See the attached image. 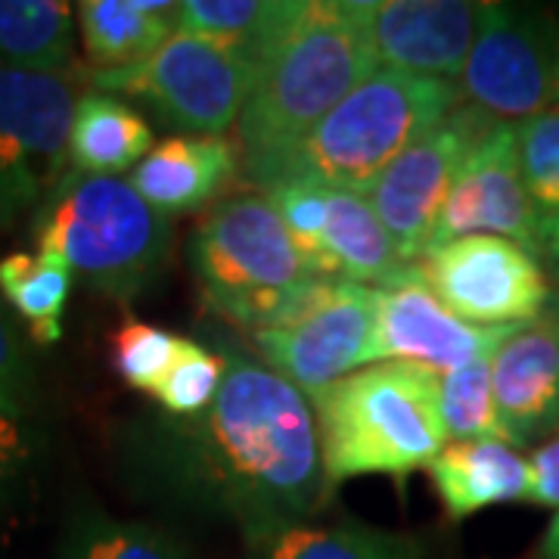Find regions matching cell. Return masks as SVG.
<instances>
[{
    "label": "cell",
    "mask_w": 559,
    "mask_h": 559,
    "mask_svg": "<svg viewBox=\"0 0 559 559\" xmlns=\"http://www.w3.org/2000/svg\"><path fill=\"white\" fill-rule=\"evenodd\" d=\"M75 274L44 252H10L0 259V293L13 314L28 326V340L53 345L62 336V311Z\"/></svg>",
    "instance_id": "cell-24"
},
{
    "label": "cell",
    "mask_w": 559,
    "mask_h": 559,
    "mask_svg": "<svg viewBox=\"0 0 559 559\" xmlns=\"http://www.w3.org/2000/svg\"><path fill=\"white\" fill-rule=\"evenodd\" d=\"M153 150V124L131 103L87 91L75 103L69 131V171L87 178H121Z\"/></svg>",
    "instance_id": "cell-21"
},
{
    "label": "cell",
    "mask_w": 559,
    "mask_h": 559,
    "mask_svg": "<svg viewBox=\"0 0 559 559\" xmlns=\"http://www.w3.org/2000/svg\"><path fill=\"white\" fill-rule=\"evenodd\" d=\"M221 380H224V358L218 355V348L212 352L202 342L183 336L178 360L165 373L153 399L168 417H193L215 401Z\"/></svg>",
    "instance_id": "cell-29"
},
{
    "label": "cell",
    "mask_w": 559,
    "mask_h": 559,
    "mask_svg": "<svg viewBox=\"0 0 559 559\" xmlns=\"http://www.w3.org/2000/svg\"><path fill=\"white\" fill-rule=\"evenodd\" d=\"M460 100L457 81L377 69L305 138L277 183L305 180L367 197L382 171L439 128Z\"/></svg>",
    "instance_id": "cell-6"
},
{
    "label": "cell",
    "mask_w": 559,
    "mask_h": 559,
    "mask_svg": "<svg viewBox=\"0 0 559 559\" xmlns=\"http://www.w3.org/2000/svg\"><path fill=\"white\" fill-rule=\"evenodd\" d=\"M441 507L466 520L488 507L528 498V457L507 441H451L429 463Z\"/></svg>",
    "instance_id": "cell-19"
},
{
    "label": "cell",
    "mask_w": 559,
    "mask_h": 559,
    "mask_svg": "<svg viewBox=\"0 0 559 559\" xmlns=\"http://www.w3.org/2000/svg\"><path fill=\"white\" fill-rule=\"evenodd\" d=\"M500 441L525 448L559 429V318L520 326L491 358Z\"/></svg>",
    "instance_id": "cell-16"
},
{
    "label": "cell",
    "mask_w": 559,
    "mask_h": 559,
    "mask_svg": "<svg viewBox=\"0 0 559 559\" xmlns=\"http://www.w3.org/2000/svg\"><path fill=\"white\" fill-rule=\"evenodd\" d=\"M469 106L525 121L559 106V16L535 3H481L476 44L460 75Z\"/></svg>",
    "instance_id": "cell-9"
},
{
    "label": "cell",
    "mask_w": 559,
    "mask_h": 559,
    "mask_svg": "<svg viewBox=\"0 0 559 559\" xmlns=\"http://www.w3.org/2000/svg\"><path fill=\"white\" fill-rule=\"evenodd\" d=\"M267 57L259 50L175 32L153 57L112 72H79L100 94L143 103L162 128L190 138H221L240 121Z\"/></svg>",
    "instance_id": "cell-7"
},
{
    "label": "cell",
    "mask_w": 559,
    "mask_h": 559,
    "mask_svg": "<svg viewBox=\"0 0 559 559\" xmlns=\"http://www.w3.org/2000/svg\"><path fill=\"white\" fill-rule=\"evenodd\" d=\"M38 399V370L20 318L0 293V407L25 417Z\"/></svg>",
    "instance_id": "cell-31"
},
{
    "label": "cell",
    "mask_w": 559,
    "mask_h": 559,
    "mask_svg": "<svg viewBox=\"0 0 559 559\" xmlns=\"http://www.w3.org/2000/svg\"><path fill=\"white\" fill-rule=\"evenodd\" d=\"M79 84V72L0 66V230L35 218L69 175Z\"/></svg>",
    "instance_id": "cell-8"
},
{
    "label": "cell",
    "mask_w": 559,
    "mask_h": 559,
    "mask_svg": "<svg viewBox=\"0 0 559 559\" xmlns=\"http://www.w3.org/2000/svg\"><path fill=\"white\" fill-rule=\"evenodd\" d=\"M495 121L476 106H457L439 128L404 150L367 193L407 264L426 255L460 165Z\"/></svg>",
    "instance_id": "cell-12"
},
{
    "label": "cell",
    "mask_w": 559,
    "mask_h": 559,
    "mask_svg": "<svg viewBox=\"0 0 559 559\" xmlns=\"http://www.w3.org/2000/svg\"><path fill=\"white\" fill-rule=\"evenodd\" d=\"M540 559H559V513H554V520L547 525L544 538H540Z\"/></svg>",
    "instance_id": "cell-34"
},
{
    "label": "cell",
    "mask_w": 559,
    "mask_h": 559,
    "mask_svg": "<svg viewBox=\"0 0 559 559\" xmlns=\"http://www.w3.org/2000/svg\"><path fill=\"white\" fill-rule=\"evenodd\" d=\"M305 10L308 0H183L178 32L242 44L271 60Z\"/></svg>",
    "instance_id": "cell-23"
},
{
    "label": "cell",
    "mask_w": 559,
    "mask_h": 559,
    "mask_svg": "<svg viewBox=\"0 0 559 559\" xmlns=\"http://www.w3.org/2000/svg\"><path fill=\"white\" fill-rule=\"evenodd\" d=\"M252 550L255 559H423V547L414 538L352 520L340 525H293Z\"/></svg>",
    "instance_id": "cell-26"
},
{
    "label": "cell",
    "mask_w": 559,
    "mask_h": 559,
    "mask_svg": "<svg viewBox=\"0 0 559 559\" xmlns=\"http://www.w3.org/2000/svg\"><path fill=\"white\" fill-rule=\"evenodd\" d=\"M377 69L367 0H308L237 121L240 168L249 183L261 193L274 187L305 138Z\"/></svg>",
    "instance_id": "cell-2"
},
{
    "label": "cell",
    "mask_w": 559,
    "mask_h": 559,
    "mask_svg": "<svg viewBox=\"0 0 559 559\" xmlns=\"http://www.w3.org/2000/svg\"><path fill=\"white\" fill-rule=\"evenodd\" d=\"M439 423L448 441H500L491 358L439 373Z\"/></svg>",
    "instance_id": "cell-28"
},
{
    "label": "cell",
    "mask_w": 559,
    "mask_h": 559,
    "mask_svg": "<svg viewBox=\"0 0 559 559\" xmlns=\"http://www.w3.org/2000/svg\"><path fill=\"white\" fill-rule=\"evenodd\" d=\"M516 138L540 261L559 283V106L516 121Z\"/></svg>",
    "instance_id": "cell-25"
},
{
    "label": "cell",
    "mask_w": 559,
    "mask_h": 559,
    "mask_svg": "<svg viewBox=\"0 0 559 559\" xmlns=\"http://www.w3.org/2000/svg\"><path fill=\"white\" fill-rule=\"evenodd\" d=\"M224 380L193 417L131 419L119 432L121 479L162 510L230 522L259 547L320 513L330 491L308 399L264 360L221 342Z\"/></svg>",
    "instance_id": "cell-1"
},
{
    "label": "cell",
    "mask_w": 559,
    "mask_h": 559,
    "mask_svg": "<svg viewBox=\"0 0 559 559\" xmlns=\"http://www.w3.org/2000/svg\"><path fill=\"white\" fill-rule=\"evenodd\" d=\"M479 234L520 242L540 259L535 218L522 183L516 121H495L469 150L444 200L429 249Z\"/></svg>",
    "instance_id": "cell-13"
},
{
    "label": "cell",
    "mask_w": 559,
    "mask_h": 559,
    "mask_svg": "<svg viewBox=\"0 0 559 559\" xmlns=\"http://www.w3.org/2000/svg\"><path fill=\"white\" fill-rule=\"evenodd\" d=\"M240 171V150L227 138L175 134L156 143L131 171V187L162 215H190L218 197Z\"/></svg>",
    "instance_id": "cell-17"
},
{
    "label": "cell",
    "mask_w": 559,
    "mask_h": 559,
    "mask_svg": "<svg viewBox=\"0 0 559 559\" xmlns=\"http://www.w3.org/2000/svg\"><path fill=\"white\" fill-rule=\"evenodd\" d=\"M35 460V432L20 414L0 407V500L7 498Z\"/></svg>",
    "instance_id": "cell-32"
},
{
    "label": "cell",
    "mask_w": 559,
    "mask_h": 559,
    "mask_svg": "<svg viewBox=\"0 0 559 559\" xmlns=\"http://www.w3.org/2000/svg\"><path fill=\"white\" fill-rule=\"evenodd\" d=\"M308 404L330 495L355 476L404 479L429 469L448 441L439 423V373L419 364H370Z\"/></svg>",
    "instance_id": "cell-3"
},
{
    "label": "cell",
    "mask_w": 559,
    "mask_h": 559,
    "mask_svg": "<svg viewBox=\"0 0 559 559\" xmlns=\"http://www.w3.org/2000/svg\"><path fill=\"white\" fill-rule=\"evenodd\" d=\"M528 503L559 513V429L540 441L528 457Z\"/></svg>",
    "instance_id": "cell-33"
},
{
    "label": "cell",
    "mask_w": 559,
    "mask_h": 559,
    "mask_svg": "<svg viewBox=\"0 0 559 559\" xmlns=\"http://www.w3.org/2000/svg\"><path fill=\"white\" fill-rule=\"evenodd\" d=\"M377 289V340L382 360L419 364L436 373L495 358L520 326H476L441 305L423 283L417 264L385 280Z\"/></svg>",
    "instance_id": "cell-14"
},
{
    "label": "cell",
    "mask_w": 559,
    "mask_h": 559,
    "mask_svg": "<svg viewBox=\"0 0 559 559\" xmlns=\"http://www.w3.org/2000/svg\"><path fill=\"white\" fill-rule=\"evenodd\" d=\"M171 0H84L75 7L79 38L94 72H112L153 57L178 28Z\"/></svg>",
    "instance_id": "cell-20"
},
{
    "label": "cell",
    "mask_w": 559,
    "mask_h": 559,
    "mask_svg": "<svg viewBox=\"0 0 559 559\" xmlns=\"http://www.w3.org/2000/svg\"><path fill=\"white\" fill-rule=\"evenodd\" d=\"M423 283L460 320L476 326H525L540 320L550 280L538 255L500 237H460L417 261Z\"/></svg>",
    "instance_id": "cell-11"
},
{
    "label": "cell",
    "mask_w": 559,
    "mask_h": 559,
    "mask_svg": "<svg viewBox=\"0 0 559 559\" xmlns=\"http://www.w3.org/2000/svg\"><path fill=\"white\" fill-rule=\"evenodd\" d=\"M252 348L305 399L358 373L380 358L377 289L352 280H326L280 326L255 330Z\"/></svg>",
    "instance_id": "cell-10"
},
{
    "label": "cell",
    "mask_w": 559,
    "mask_h": 559,
    "mask_svg": "<svg viewBox=\"0 0 559 559\" xmlns=\"http://www.w3.org/2000/svg\"><path fill=\"white\" fill-rule=\"evenodd\" d=\"M75 7L66 0H0V66L75 72Z\"/></svg>",
    "instance_id": "cell-22"
},
{
    "label": "cell",
    "mask_w": 559,
    "mask_h": 559,
    "mask_svg": "<svg viewBox=\"0 0 559 559\" xmlns=\"http://www.w3.org/2000/svg\"><path fill=\"white\" fill-rule=\"evenodd\" d=\"M28 234L35 252L60 259L91 289L128 305L165 274L175 224L131 180L69 171L35 212Z\"/></svg>",
    "instance_id": "cell-4"
},
{
    "label": "cell",
    "mask_w": 559,
    "mask_h": 559,
    "mask_svg": "<svg viewBox=\"0 0 559 559\" xmlns=\"http://www.w3.org/2000/svg\"><path fill=\"white\" fill-rule=\"evenodd\" d=\"M476 0H367V32L385 69L460 81L476 44Z\"/></svg>",
    "instance_id": "cell-15"
},
{
    "label": "cell",
    "mask_w": 559,
    "mask_h": 559,
    "mask_svg": "<svg viewBox=\"0 0 559 559\" xmlns=\"http://www.w3.org/2000/svg\"><path fill=\"white\" fill-rule=\"evenodd\" d=\"M57 559H187V554L146 522L116 520L97 503H81L66 516Z\"/></svg>",
    "instance_id": "cell-27"
},
{
    "label": "cell",
    "mask_w": 559,
    "mask_h": 559,
    "mask_svg": "<svg viewBox=\"0 0 559 559\" xmlns=\"http://www.w3.org/2000/svg\"><path fill=\"white\" fill-rule=\"evenodd\" d=\"M183 336L143 320H128L112 336V367L124 385L153 395L180 355Z\"/></svg>",
    "instance_id": "cell-30"
},
{
    "label": "cell",
    "mask_w": 559,
    "mask_h": 559,
    "mask_svg": "<svg viewBox=\"0 0 559 559\" xmlns=\"http://www.w3.org/2000/svg\"><path fill=\"white\" fill-rule=\"evenodd\" d=\"M190 267L209 308L249 333L280 326L326 283L261 193L221 200L202 215Z\"/></svg>",
    "instance_id": "cell-5"
},
{
    "label": "cell",
    "mask_w": 559,
    "mask_h": 559,
    "mask_svg": "<svg viewBox=\"0 0 559 559\" xmlns=\"http://www.w3.org/2000/svg\"><path fill=\"white\" fill-rule=\"evenodd\" d=\"M326 190V215L318 237L301 252L326 280H352L382 286L385 280L411 267L367 197L352 190Z\"/></svg>",
    "instance_id": "cell-18"
}]
</instances>
